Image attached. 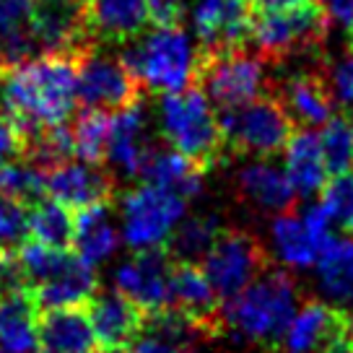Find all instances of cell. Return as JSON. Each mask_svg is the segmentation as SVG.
<instances>
[{"instance_id":"6da1fadb","label":"cell","mask_w":353,"mask_h":353,"mask_svg":"<svg viewBox=\"0 0 353 353\" xmlns=\"http://www.w3.org/2000/svg\"><path fill=\"white\" fill-rule=\"evenodd\" d=\"M3 76V107L23 135L65 125L76 110V55H39L6 70Z\"/></svg>"},{"instance_id":"7a4b0ae2","label":"cell","mask_w":353,"mask_h":353,"mask_svg":"<svg viewBox=\"0 0 353 353\" xmlns=\"http://www.w3.org/2000/svg\"><path fill=\"white\" fill-rule=\"evenodd\" d=\"M299 312L296 283L283 270H265L239 296L221 304V325L234 338L273 345Z\"/></svg>"},{"instance_id":"3957f363","label":"cell","mask_w":353,"mask_h":353,"mask_svg":"<svg viewBox=\"0 0 353 353\" xmlns=\"http://www.w3.org/2000/svg\"><path fill=\"white\" fill-rule=\"evenodd\" d=\"M159 128L169 148L198 164L203 172L219 164L226 143L219 128V114L200 88L164 94L159 101Z\"/></svg>"},{"instance_id":"277c9868","label":"cell","mask_w":353,"mask_h":353,"mask_svg":"<svg viewBox=\"0 0 353 353\" xmlns=\"http://www.w3.org/2000/svg\"><path fill=\"white\" fill-rule=\"evenodd\" d=\"M120 60L130 68V73L141 81V86L161 94H176L195 83L200 50H195L188 32L172 26V29H154L138 42H130Z\"/></svg>"},{"instance_id":"5b68a950","label":"cell","mask_w":353,"mask_h":353,"mask_svg":"<svg viewBox=\"0 0 353 353\" xmlns=\"http://www.w3.org/2000/svg\"><path fill=\"white\" fill-rule=\"evenodd\" d=\"M219 128L226 148L239 154L273 156L286 148L296 132V122L278 97H257L239 110L219 112Z\"/></svg>"},{"instance_id":"8992f818","label":"cell","mask_w":353,"mask_h":353,"mask_svg":"<svg viewBox=\"0 0 353 353\" xmlns=\"http://www.w3.org/2000/svg\"><path fill=\"white\" fill-rule=\"evenodd\" d=\"M330 29V19L317 0H309L299 8L276 13H257L252 19V42L260 57L281 63L286 57L317 50Z\"/></svg>"},{"instance_id":"52a82bcc","label":"cell","mask_w":353,"mask_h":353,"mask_svg":"<svg viewBox=\"0 0 353 353\" xmlns=\"http://www.w3.org/2000/svg\"><path fill=\"white\" fill-rule=\"evenodd\" d=\"M200 91H205L210 104L219 112L239 110L244 104L263 97L265 65L263 57L247 52V47L219 50V52H200L198 78Z\"/></svg>"},{"instance_id":"ba28073f","label":"cell","mask_w":353,"mask_h":353,"mask_svg":"<svg viewBox=\"0 0 353 353\" xmlns=\"http://www.w3.org/2000/svg\"><path fill=\"white\" fill-rule=\"evenodd\" d=\"M188 200L154 185H138L122 198V239L130 250H159L185 219Z\"/></svg>"},{"instance_id":"9c48e42d","label":"cell","mask_w":353,"mask_h":353,"mask_svg":"<svg viewBox=\"0 0 353 353\" xmlns=\"http://www.w3.org/2000/svg\"><path fill=\"white\" fill-rule=\"evenodd\" d=\"M203 273L208 276L221 304L239 296L268 268V254L252 234L242 229H221L208 254L203 257Z\"/></svg>"},{"instance_id":"30bf717a","label":"cell","mask_w":353,"mask_h":353,"mask_svg":"<svg viewBox=\"0 0 353 353\" xmlns=\"http://www.w3.org/2000/svg\"><path fill=\"white\" fill-rule=\"evenodd\" d=\"M141 81L120 57H110L91 47L78 57V101L86 110L120 112L141 104Z\"/></svg>"},{"instance_id":"8fae6325","label":"cell","mask_w":353,"mask_h":353,"mask_svg":"<svg viewBox=\"0 0 353 353\" xmlns=\"http://www.w3.org/2000/svg\"><path fill=\"white\" fill-rule=\"evenodd\" d=\"M34 39L39 55L81 57L94 47V37L86 26L83 0H37Z\"/></svg>"},{"instance_id":"7c38bea8","label":"cell","mask_w":353,"mask_h":353,"mask_svg":"<svg viewBox=\"0 0 353 353\" xmlns=\"http://www.w3.org/2000/svg\"><path fill=\"white\" fill-rule=\"evenodd\" d=\"M172 268H174V260L166 252V247L135 252L130 260L117 265L114 291H120L122 296L130 299L145 314H156L161 309H169Z\"/></svg>"},{"instance_id":"4fadbf2b","label":"cell","mask_w":353,"mask_h":353,"mask_svg":"<svg viewBox=\"0 0 353 353\" xmlns=\"http://www.w3.org/2000/svg\"><path fill=\"white\" fill-rule=\"evenodd\" d=\"M254 11L247 0H195L192 29L200 42V52L236 50L252 34Z\"/></svg>"},{"instance_id":"5bb4252c","label":"cell","mask_w":353,"mask_h":353,"mask_svg":"<svg viewBox=\"0 0 353 353\" xmlns=\"http://www.w3.org/2000/svg\"><path fill=\"white\" fill-rule=\"evenodd\" d=\"M86 307L99 353H128L145 327V312L120 291H101Z\"/></svg>"},{"instance_id":"9a60e30c","label":"cell","mask_w":353,"mask_h":353,"mask_svg":"<svg viewBox=\"0 0 353 353\" xmlns=\"http://www.w3.org/2000/svg\"><path fill=\"white\" fill-rule=\"evenodd\" d=\"M169 309L185 314L205 335L223 330L221 299L198 263H174L169 278Z\"/></svg>"},{"instance_id":"2e32d148","label":"cell","mask_w":353,"mask_h":353,"mask_svg":"<svg viewBox=\"0 0 353 353\" xmlns=\"http://www.w3.org/2000/svg\"><path fill=\"white\" fill-rule=\"evenodd\" d=\"M47 179V195L65 205L68 210H83L91 205L112 203L114 198V176L94 164H65L52 166L50 172H44Z\"/></svg>"},{"instance_id":"e0dca14e","label":"cell","mask_w":353,"mask_h":353,"mask_svg":"<svg viewBox=\"0 0 353 353\" xmlns=\"http://www.w3.org/2000/svg\"><path fill=\"white\" fill-rule=\"evenodd\" d=\"M154 151L151 132H148V114L143 104H135L128 110L112 114L110 125V145H107V161L120 174L141 176L148 156Z\"/></svg>"},{"instance_id":"ac0fdd59","label":"cell","mask_w":353,"mask_h":353,"mask_svg":"<svg viewBox=\"0 0 353 353\" xmlns=\"http://www.w3.org/2000/svg\"><path fill=\"white\" fill-rule=\"evenodd\" d=\"M83 13L94 42H130L151 23L148 0H83Z\"/></svg>"},{"instance_id":"d6986e66","label":"cell","mask_w":353,"mask_h":353,"mask_svg":"<svg viewBox=\"0 0 353 353\" xmlns=\"http://www.w3.org/2000/svg\"><path fill=\"white\" fill-rule=\"evenodd\" d=\"M281 104L286 107L291 120L304 128H320L335 114V94H332L330 81H325L320 73H296L283 83L281 91Z\"/></svg>"},{"instance_id":"ffe728a7","label":"cell","mask_w":353,"mask_h":353,"mask_svg":"<svg viewBox=\"0 0 353 353\" xmlns=\"http://www.w3.org/2000/svg\"><path fill=\"white\" fill-rule=\"evenodd\" d=\"M97 270L78 260L76 254L68 260V265L39 286H32L34 301L39 312H50V309H73L86 307L91 299L97 296Z\"/></svg>"},{"instance_id":"44dd1931","label":"cell","mask_w":353,"mask_h":353,"mask_svg":"<svg viewBox=\"0 0 353 353\" xmlns=\"http://www.w3.org/2000/svg\"><path fill=\"white\" fill-rule=\"evenodd\" d=\"M39 351L42 353H97L86 307L50 309L39 314Z\"/></svg>"},{"instance_id":"7402d4cb","label":"cell","mask_w":353,"mask_h":353,"mask_svg":"<svg viewBox=\"0 0 353 353\" xmlns=\"http://www.w3.org/2000/svg\"><path fill=\"white\" fill-rule=\"evenodd\" d=\"M208 338L195 322L174 309L145 314V327L128 353H200L198 343Z\"/></svg>"},{"instance_id":"603a6c76","label":"cell","mask_w":353,"mask_h":353,"mask_svg":"<svg viewBox=\"0 0 353 353\" xmlns=\"http://www.w3.org/2000/svg\"><path fill=\"white\" fill-rule=\"evenodd\" d=\"M34 13L37 0H0V73L39 57Z\"/></svg>"},{"instance_id":"cb8c5ba5","label":"cell","mask_w":353,"mask_h":353,"mask_svg":"<svg viewBox=\"0 0 353 353\" xmlns=\"http://www.w3.org/2000/svg\"><path fill=\"white\" fill-rule=\"evenodd\" d=\"M236 188L252 208L265 213H288L296 203V190L291 188L286 172H281L270 161H252L239 172Z\"/></svg>"},{"instance_id":"d4e9b609","label":"cell","mask_w":353,"mask_h":353,"mask_svg":"<svg viewBox=\"0 0 353 353\" xmlns=\"http://www.w3.org/2000/svg\"><path fill=\"white\" fill-rule=\"evenodd\" d=\"M39 307L32 291H11L0 296V353L39 351Z\"/></svg>"},{"instance_id":"484cf974","label":"cell","mask_w":353,"mask_h":353,"mask_svg":"<svg viewBox=\"0 0 353 353\" xmlns=\"http://www.w3.org/2000/svg\"><path fill=\"white\" fill-rule=\"evenodd\" d=\"M327 239H330V234L314 232L301 213L288 210V213L276 216L273 221V250H276L278 260L294 270L317 265Z\"/></svg>"},{"instance_id":"4316f807","label":"cell","mask_w":353,"mask_h":353,"mask_svg":"<svg viewBox=\"0 0 353 353\" xmlns=\"http://www.w3.org/2000/svg\"><path fill=\"white\" fill-rule=\"evenodd\" d=\"M70 244L76 247L73 254L78 260H83L91 268L101 265L117 252L120 234L112 223L110 203L78 210L76 219H73V242Z\"/></svg>"},{"instance_id":"83f0119b","label":"cell","mask_w":353,"mask_h":353,"mask_svg":"<svg viewBox=\"0 0 353 353\" xmlns=\"http://www.w3.org/2000/svg\"><path fill=\"white\" fill-rule=\"evenodd\" d=\"M286 176L291 188L296 190L301 198H312L325 190L327 179V166L322 159L320 135L312 130H299L291 135L286 143Z\"/></svg>"},{"instance_id":"f1b7e54d","label":"cell","mask_w":353,"mask_h":353,"mask_svg":"<svg viewBox=\"0 0 353 353\" xmlns=\"http://www.w3.org/2000/svg\"><path fill=\"white\" fill-rule=\"evenodd\" d=\"M317 286L338 309L353 307V239L330 236L317 260Z\"/></svg>"},{"instance_id":"f546056e","label":"cell","mask_w":353,"mask_h":353,"mask_svg":"<svg viewBox=\"0 0 353 353\" xmlns=\"http://www.w3.org/2000/svg\"><path fill=\"white\" fill-rule=\"evenodd\" d=\"M203 174L205 172L198 164H192L182 154H176L174 148L154 145L141 176H143V185H154V188H161L166 192H174V195L188 200L200 192Z\"/></svg>"},{"instance_id":"4dcf8cb0","label":"cell","mask_w":353,"mask_h":353,"mask_svg":"<svg viewBox=\"0 0 353 353\" xmlns=\"http://www.w3.org/2000/svg\"><path fill=\"white\" fill-rule=\"evenodd\" d=\"M219 234L221 226L216 216H190L179 221V226L172 232L166 242V252L172 254L174 263H198L208 254Z\"/></svg>"},{"instance_id":"1f68e13d","label":"cell","mask_w":353,"mask_h":353,"mask_svg":"<svg viewBox=\"0 0 353 353\" xmlns=\"http://www.w3.org/2000/svg\"><path fill=\"white\" fill-rule=\"evenodd\" d=\"M110 125H112L110 112H99V110L78 112L73 125H70L73 156H78L83 164L101 166V161H107Z\"/></svg>"},{"instance_id":"d6a6232c","label":"cell","mask_w":353,"mask_h":353,"mask_svg":"<svg viewBox=\"0 0 353 353\" xmlns=\"http://www.w3.org/2000/svg\"><path fill=\"white\" fill-rule=\"evenodd\" d=\"M29 239L55 250H68L73 242V216L55 200H39L29 208Z\"/></svg>"},{"instance_id":"836d02e7","label":"cell","mask_w":353,"mask_h":353,"mask_svg":"<svg viewBox=\"0 0 353 353\" xmlns=\"http://www.w3.org/2000/svg\"><path fill=\"white\" fill-rule=\"evenodd\" d=\"M322 159L327 174H345L353 172V125L345 117H332L322 125L320 132Z\"/></svg>"},{"instance_id":"e575fe53","label":"cell","mask_w":353,"mask_h":353,"mask_svg":"<svg viewBox=\"0 0 353 353\" xmlns=\"http://www.w3.org/2000/svg\"><path fill=\"white\" fill-rule=\"evenodd\" d=\"M320 205L343 232H353V172L332 176L322 190Z\"/></svg>"},{"instance_id":"d590c367","label":"cell","mask_w":353,"mask_h":353,"mask_svg":"<svg viewBox=\"0 0 353 353\" xmlns=\"http://www.w3.org/2000/svg\"><path fill=\"white\" fill-rule=\"evenodd\" d=\"M23 145H26V135L13 122L8 112H0V166L16 164L23 159Z\"/></svg>"},{"instance_id":"8d00e7d4","label":"cell","mask_w":353,"mask_h":353,"mask_svg":"<svg viewBox=\"0 0 353 353\" xmlns=\"http://www.w3.org/2000/svg\"><path fill=\"white\" fill-rule=\"evenodd\" d=\"M330 86L341 104H353V52L343 55L330 70Z\"/></svg>"},{"instance_id":"74e56055","label":"cell","mask_w":353,"mask_h":353,"mask_svg":"<svg viewBox=\"0 0 353 353\" xmlns=\"http://www.w3.org/2000/svg\"><path fill=\"white\" fill-rule=\"evenodd\" d=\"M185 16V0H148V19L156 29L179 26Z\"/></svg>"},{"instance_id":"f35d334b","label":"cell","mask_w":353,"mask_h":353,"mask_svg":"<svg viewBox=\"0 0 353 353\" xmlns=\"http://www.w3.org/2000/svg\"><path fill=\"white\" fill-rule=\"evenodd\" d=\"M320 6L325 8L330 21L353 32V0H322Z\"/></svg>"},{"instance_id":"ab89813d","label":"cell","mask_w":353,"mask_h":353,"mask_svg":"<svg viewBox=\"0 0 353 353\" xmlns=\"http://www.w3.org/2000/svg\"><path fill=\"white\" fill-rule=\"evenodd\" d=\"M254 13H276V11H291L299 8L309 0H247Z\"/></svg>"},{"instance_id":"60d3db41","label":"cell","mask_w":353,"mask_h":353,"mask_svg":"<svg viewBox=\"0 0 353 353\" xmlns=\"http://www.w3.org/2000/svg\"><path fill=\"white\" fill-rule=\"evenodd\" d=\"M351 125H353V122H351Z\"/></svg>"}]
</instances>
